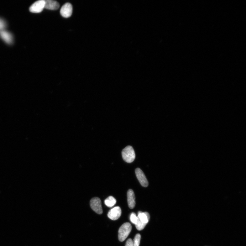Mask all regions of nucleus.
Masks as SVG:
<instances>
[{"instance_id":"f257e3e1","label":"nucleus","mask_w":246,"mask_h":246,"mask_svg":"<svg viewBox=\"0 0 246 246\" xmlns=\"http://www.w3.org/2000/svg\"><path fill=\"white\" fill-rule=\"evenodd\" d=\"M123 160L128 163L133 162L135 158L134 150L131 146H128L123 149L122 152Z\"/></svg>"},{"instance_id":"f03ea898","label":"nucleus","mask_w":246,"mask_h":246,"mask_svg":"<svg viewBox=\"0 0 246 246\" xmlns=\"http://www.w3.org/2000/svg\"><path fill=\"white\" fill-rule=\"evenodd\" d=\"M132 226L130 223H124L118 231V239L120 242L125 240L131 231Z\"/></svg>"},{"instance_id":"7ed1b4c3","label":"nucleus","mask_w":246,"mask_h":246,"mask_svg":"<svg viewBox=\"0 0 246 246\" xmlns=\"http://www.w3.org/2000/svg\"><path fill=\"white\" fill-rule=\"evenodd\" d=\"M90 205L92 210L97 214H101L103 213L101 200L99 198L94 197L90 200Z\"/></svg>"},{"instance_id":"20e7f679","label":"nucleus","mask_w":246,"mask_h":246,"mask_svg":"<svg viewBox=\"0 0 246 246\" xmlns=\"http://www.w3.org/2000/svg\"><path fill=\"white\" fill-rule=\"evenodd\" d=\"M45 2L44 0H40L34 3L30 7V12L34 13H39L44 8Z\"/></svg>"},{"instance_id":"39448f33","label":"nucleus","mask_w":246,"mask_h":246,"mask_svg":"<svg viewBox=\"0 0 246 246\" xmlns=\"http://www.w3.org/2000/svg\"><path fill=\"white\" fill-rule=\"evenodd\" d=\"M60 14L65 18L70 17L73 13V7L70 3H66L61 7L60 10Z\"/></svg>"},{"instance_id":"423d86ee","label":"nucleus","mask_w":246,"mask_h":246,"mask_svg":"<svg viewBox=\"0 0 246 246\" xmlns=\"http://www.w3.org/2000/svg\"><path fill=\"white\" fill-rule=\"evenodd\" d=\"M136 176L139 182L142 186L144 187H147L149 185V182L144 173L139 168L136 169L135 170Z\"/></svg>"},{"instance_id":"0eeeda50","label":"nucleus","mask_w":246,"mask_h":246,"mask_svg":"<svg viewBox=\"0 0 246 246\" xmlns=\"http://www.w3.org/2000/svg\"><path fill=\"white\" fill-rule=\"evenodd\" d=\"M122 214V210L119 207L113 208L108 213V217L112 220L115 221L118 219Z\"/></svg>"},{"instance_id":"6e6552de","label":"nucleus","mask_w":246,"mask_h":246,"mask_svg":"<svg viewBox=\"0 0 246 246\" xmlns=\"http://www.w3.org/2000/svg\"><path fill=\"white\" fill-rule=\"evenodd\" d=\"M0 37L8 44H11L13 42V37L11 34L5 29L0 31Z\"/></svg>"},{"instance_id":"1a4fd4ad","label":"nucleus","mask_w":246,"mask_h":246,"mask_svg":"<svg viewBox=\"0 0 246 246\" xmlns=\"http://www.w3.org/2000/svg\"><path fill=\"white\" fill-rule=\"evenodd\" d=\"M127 194L128 206L130 209H133L135 206V198L134 191L130 189L128 191Z\"/></svg>"},{"instance_id":"9d476101","label":"nucleus","mask_w":246,"mask_h":246,"mask_svg":"<svg viewBox=\"0 0 246 246\" xmlns=\"http://www.w3.org/2000/svg\"><path fill=\"white\" fill-rule=\"evenodd\" d=\"M44 8L50 10H58L60 7L59 3L53 0H46L45 1Z\"/></svg>"},{"instance_id":"9b49d317","label":"nucleus","mask_w":246,"mask_h":246,"mask_svg":"<svg viewBox=\"0 0 246 246\" xmlns=\"http://www.w3.org/2000/svg\"><path fill=\"white\" fill-rule=\"evenodd\" d=\"M138 217L140 221L146 225L149 222L150 218V215L147 212H143L141 211L139 212Z\"/></svg>"},{"instance_id":"f8f14e48","label":"nucleus","mask_w":246,"mask_h":246,"mask_svg":"<svg viewBox=\"0 0 246 246\" xmlns=\"http://www.w3.org/2000/svg\"><path fill=\"white\" fill-rule=\"evenodd\" d=\"M104 202L105 205L108 207H112L116 204V200L113 196H111L105 199Z\"/></svg>"},{"instance_id":"ddd939ff","label":"nucleus","mask_w":246,"mask_h":246,"mask_svg":"<svg viewBox=\"0 0 246 246\" xmlns=\"http://www.w3.org/2000/svg\"><path fill=\"white\" fill-rule=\"evenodd\" d=\"M135 225L136 228H137L138 230L140 231L143 230L145 228L146 224H144V223L139 220V219L138 218V221L137 223H136Z\"/></svg>"},{"instance_id":"4468645a","label":"nucleus","mask_w":246,"mask_h":246,"mask_svg":"<svg viewBox=\"0 0 246 246\" xmlns=\"http://www.w3.org/2000/svg\"><path fill=\"white\" fill-rule=\"evenodd\" d=\"M141 239V236L139 234H137L135 237L133 242L134 246H139Z\"/></svg>"},{"instance_id":"2eb2a0df","label":"nucleus","mask_w":246,"mask_h":246,"mask_svg":"<svg viewBox=\"0 0 246 246\" xmlns=\"http://www.w3.org/2000/svg\"><path fill=\"white\" fill-rule=\"evenodd\" d=\"M138 216H137L135 213H132L131 214L130 217L131 222L134 225L137 223L138 221Z\"/></svg>"},{"instance_id":"dca6fc26","label":"nucleus","mask_w":246,"mask_h":246,"mask_svg":"<svg viewBox=\"0 0 246 246\" xmlns=\"http://www.w3.org/2000/svg\"><path fill=\"white\" fill-rule=\"evenodd\" d=\"M6 24L5 21L0 18V31L4 30L6 27Z\"/></svg>"},{"instance_id":"f3484780","label":"nucleus","mask_w":246,"mask_h":246,"mask_svg":"<svg viewBox=\"0 0 246 246\" xmlns=\"http://www.w3.org/2000/svg\"><path fill=\"white\" fill-rule=\"evenodd\" d=\"M125 246H134L133 241L131 239H129L126 242Z\"/></svg>"}]
</instances>
